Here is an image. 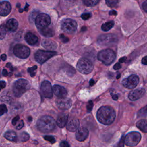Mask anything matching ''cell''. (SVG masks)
<instances>
[{
    "label": "cell",
    "mask_w": 147,
    "mask_h": 147,
    "mask_svg": "<svg viewBox=\"0 0 147 147\" xmlns=\"http://www.w3.org/2000/svg\"><path fill=\"white\" fill-rule=\"evenodd\" d=\"M96 117L99 122L108 125L114 122L115 118V111L111 106H103L98 109Z\"/></svg>",
    "instance_id": "cell-1"
},
{
    "label": "cell",
    "mask_w": 147,
    "mask_h": 147,
    "mask_svg": "<svg viewBox=\"0 0 147 147\" xmlns=\"http://www.w3.org/2000/svg\"><path fill=\"white\" fill-rule=\"evenodd\" d=\"M56 122L51 116L44 115L40 118L37 122L38 129L43 133H49L52 131L56 126Z\"/></svg>",
    "instance_id": "cell-2"
},
{
    "label": "cell",
    "mask_w": 147,
    "mask_h": 147,
    "mask_svg": "<svg viewBox=\"0 0 147 147\" xmlns=\"http://www.w3.org/2000/svg\"><path fill=\"white\" fill-rule=\"evenodd\" d=\"M30 88V84L28 80L20 79L16 80L13 86V92L15 96L20 97Z\"/></svg>",
    "instance_id": "cell-3"
},
{
    "label": "cell",
    "mask_w": 147,
    "mask_h": 147,
    "mask_svg": "<svg viewBox=\"0 0 147 147\" xmlns=\"http://www.w3.org/2000/svg\"><path fill=\"white\" fill-rule=\"evenodd\" d=\"M115 59V52L110 49L100 51L98 54V59L105 65L111 64Z\"/></svg>",
    "instance_id": "cell-4"
},
{
    "label": "cell",
    "mask_w": 147,
    "mask_h": 147,
    "mask_svg": "<svg viewBox=\"0 0 147 147\" xmlns=\"http://www.w3.org/2000/svg\"><path fill=\"white\" fill-rule=\"evenodd\" d=\"M76 68L78 71L83 74H88L92 72L94 68L92 63L88 59L82 57L77 63Z\"/></svg>",
    "instance_id": "cell-5"
},
{
    "label": "cell",
    "mask_w": 147,
    "mask_h": 147,
    "mask_svg": "<svg viewBox=\"0 0 147 147\" xmlns=\"http://www.w3.org/2000/svg\"><path fill=\"white\" fill-rule=\"evenodd\" d=\"M35 24L37 28L40 30L49 26L51 24V18L47 14L40 13L36 17Z\"/></svg>",
    "instance_id": "cell-6"
},
{
    "label": "cell",
    "mask_w": 147,
    "mask_h": 147,
    "mask_svg": "<svg viewBox=\"0 0 147 147\" xmlns=\"http://www.w3.org/2000/svg\"><path fill=\"white\" fill-rule=\"evenodd\" d=\"M61 28L68 34H73L77 29L76 22L71 18L65 19L61 23Z\"/></svg>",
    "instance_id": "cell-7"
},
{
    "label": "cell",
    "mask_w": 147,
    "mask_h": 147,
    "mask_svg": "<svg viewBox=\"0 0 147 147\" xmlns=\"http://www.w3.org/2000/svg\"><path fill=\"white\" fill-rule=\"evenodd\" d=\"M56 54V52L54 51L38 50L35 53L34 58L36 61L39 64H43Z\"/></svg>",
    "instance_id": "cell-8"
},
{
    "label": "cell",
    "mask_w": 147,
    "mask_h": 147,
    "mask_svg": "<svg viewBox=\"0 0 147 147\" xmlns=\"http://www.w3.org/2000/svg\"><path fill=\"white\" fill-rule=\"evenodd\" d=\"M141 135L138 132L133 131L128 133L125 137V144L128 146H134L140 141Z\"/></svg>",
    "instance_id": "cell-9"
},
{
    "label": "cell",
    "mask_w": 147,
    "mask_h": 147,
    "mask_svg": "<svg viewBox=\"0 0 147 147\" xmlns=\"http://www.w3.org/2000/svg\"><path fill=\"white\" fill-rule=\"evenodd\" d=\"M29 48L22 44H16L13 48V53L17 57L21 59H26L30 55Z\"/></svg>",
    "instance_id": "cell-10"
},
{
    "label": "cell",
    "mask_w": 147,
    "mask_h": 147,
    "mask_svg": "<svg viewBox=\"0 0 147 147\" xmlns=\"http://www.w3.org/2000/svg\"><path fill=\"white\" fill-rule=\"evenodd\" d=\"M117 41V36L114 34H106L100 35L97 40V42L101 45H108Z\"/></svg>",
    "instance_id": "cell-11"
},
{
    "label": "cell",
    "mask_w": 147,
    "mask_h": 147,
    "mask_svg": "<svg viewBox=\"0 0 147 147\" xmlns=\"http://www.w3.org/2000/svg\"><path fill=\"white\" fill-rule=\"evenodd\" d=\"M139 82V78L136 75H131L128 78L124 79L122 82V85L129 89H133L137 86Z\"/></svg>",
    "instance_id": "cell-12"
},
{
    "label": "cell",
    "mask_w": 147,
    "mask_h": 147,
    "mask_svg": "<svg viewBox=\"0 0 147 147\" xmlns=\"http://www.w3.org/2000/svg\"><path fill=\"white\" fill-rule=\"evenodd\" d=\"M41 91L44 97L51 98L53 96V88L49 82L45 80L41 83Z\"/></svg>",
    "instance_id": "cell-13"
},
{
    "label": "cell",
    "mask_w": 147,
    "mask_h": 147,
    "mask_svg": "<svg viewBox=\"0 0 147 147\" xmlns=\"http://www.w3.org/2000/svg\"><path fill=\"white\" fill-rule=\"evenodd\" d=\"M56 104L59 109L61 110H67L71 107L72 101L70 99L66 98H59L56 100Z\"/></svg>",
    "instance_id": "cell-14"
},
{
    "label": "cell",
    "mask_w": 147,
    "mask_h": 147,
    "mask_svg": "<svg viewBox=\"0 0 147 147\" xmlns=\"http://www.w3.org/2000/svg\"><path fill=\"white\" fill-rule=\"evenodd\" d=\"M79 121L77 118H71L68 121L66 124L67 129L71 132L75 131L79 128Z\"/></svg>",
    "instance_id": "cell-15"
},
{
    "label": "cell",
    "mask_w": 147,
    "mask_h": 147,
    "mask_svg": "<svg viewBox=\"0 0 147 147\" xmlns=\"http://www.w3.org/2000/svg\"><path fill=\"white\" fill-rule=\"evenodd\" d=\"M144 88H138L130 91L128 95V98L131 100H136L141 98L145 94Z\"/></svg>",
    "instance_id": "cell-16"
},
{
    "label": "cell",
    "mask_w": 147,
    "mask_h": 147,
    "mask_svg": "<svg viewBox=\"0 0 147 147\" xmlns=\"http://www.w3.org/2000/svg\"><path fill=\"white\" fill-rule=\"evenodd\" d=\"M88 136V130L84 127H79L75 134L76 138L79 141H84Z\"/></svg>",
    "instance_id": "cell-17"
},
{
    "label": "cell",
    "mask_w": 147,
    "mask_h": 147,
    "mask_svg": "<svg viewBox=\"0 0 147 147\" xmlns=\"http://www.w3.org/2000/svg\"><path fill=\"white\" fill-rule=\"evenodd\" d=\"M11 7L10 2L4 1L0 4V14L1 16H7L11 11Z\"/></svg>",
    "instance_id": "cell-18"
},
{
    "label": "cell",
    "mask_w": 147,
    "mask_h": 147,
    "mask_svg": "<svg viewBox=\"0 0 147 147\" xmlns=\"http://www.w3.org/2000/svg\"><path fill=\"white\" fill-rule=\"evenodd\" d=\"M53 91L54 94L59 98H65L67 95V90L64 87L59 85H55L53 87Z\"/></svg>",
    "instance_id": "cell-19"
},
{
    "label": "cell",
    "mask_w": 147,
    "mask_h": 147,
    "mask_svg": "<svg viewBox=\"0 0 147 147\" xmlns=\"http://www.w3.org/2000/svg\"><path fill=\"white\" fill-rule=\"evenodd\" d=\"M18 25V24L17 21L16 19L11 18L7 21L5 28L7 31L10 32H14L17 29Z\"/></svg>",
    "instance_id": "cell-20"
},
{
    "label": "cell",
    "mask_w": 147,
    "mask_h": 147,
    "mask_svg": "<svg viewBox=\"0 0 147 147\" xmlns=\"http://www.w3.org/2000/svg\"><path fill=\"white\" fill-rule=\"evenodd\" d=\"M68 115L67 113H60L58 115L56 119V124L57 125V126L61 128L64 127L68 122Z\"/></svg>",
    "instance_id": "cell-21"
},
{
    "label": "cell",
    "mask_w": 147,
    "mask_h": 147,
    "mask_svg": "<svg viewBox=\"0 0 147 147\" xmlns=\"http://www.w3.org/2000/svg\"><path fill=\"white\" fill-rule=\"evenodd\" d=\"M25 40L30 45H36L38 41V37L30 32H28L25 34Z\"/></svg>",
    "instance_id": "cell-22"
},
{
    "label": "cell",
    "mask_w": 147,
    "mask_h": 147,
    "mask_svg": "<svg viewBox=\"0 0 147 147\" xmlns=\"http://www.w3.org/2000/svg\"><path fill=\"white\" fill-rule=\"evenodd\" d=\"M41 44L42 47L48 50H54L57 48V44L50 40L45 39L42 40Z\"/></svg>",
    "instance_id": "cell-23"
},
{
    "label": "cell",
    "mask_w": 147,
    "mask_h": 147,
    "mask_svg": "<svg viewBox=\"0 0 147 147\" xmlns=\"http://www.w3.org/2000/svg\"><path fill=\"white\" fill-rule=\"evenodd\" d=\"M41 34H42L44 36L47 37H53L55 34V31L54 30L49 26L43 28L39 30Z\"/></svg>",
    "instance_id": "cell-24"
},
{
    "label": "cell",
    "mask_w": 147,
    "mask_h": 147,
    "mask_svg": "<svg viewBox=\"0 0 147 147\" xmlns=\"http://www.w3.org/2000/svg\"><path fill=\"white\" fill-rule=\"evenodd\" d=\"M136 126L142 132L147 133V120L141 119L136 123Z\"/></svg>",
    "instance_id": "cell-25"
},
{
    "label": "cell",
    "mask_w": 147,
    "mask_h": 147,
    "mask_svg": "<svg viewBox=\"0 0 147 147\" xmlns=\"http://www.w3.org/2000/svg\"><path fill=\"white\" fill-rule=\"evenodd\" d=\"M4 137L8 140L13 142L17 141V136L16 133L13 131H9L5 133Z\"/></svg>",
    "instance_id": "cell-26"
},
{
    "label": "cell",
    "mask_w": 147,
    "mask_h": 147,
    "mask_svg": "<svg viewBox=\"0 0 147 147\" xmlns=\"http://www.w3.org/2000/svg\"><path fill=\"white\" fill-rule=\"evenodd\" d=\"M114 25V22L113 21H110L106 23H104L102 25L101 28L103 31H108L113 27Z\"/></svg>",
    "instance_id": "cell-27"
},
{
    "label": "cell",
    "mask_w": 147,
    "mask_h": 147,
    "mask_svg": "<svg viewBox=\"0 0 147 147\" xmlns=\"http://www.w3.org/2000/svg\"><path fill=\"white\" fill-rule=\"evenodd\" d=\"M84 4L88 7H92L95 6L96 4L98 3V2L100 1V0H82Z\"/></svg>",
    "instance_id": "cell-28"
},
{
    "label": "cell",
    "mask_w": 147,
    "mask_h": 147,
    "mask_svg": "<svg viewBox=\"0 0 147 147\" xmlns=\"http://www.w3.org/2000/svg\"><path fill=\"white\" fill-rule=\"evenodd\" d=\"M107 6L110 7H114L117 6L119 0H105Z\"/></svg>",
    "instance_id": "cell-29"
},
{
    "label": "cell",
    "mask_w": 147,
    "mask_h": 147,
    "mask_svg": "<svg viewBox=\"0 0 147 147\" xmlns=\"http://www.w3.org/2000/svg\"><path fill=\"white\" fill-rule=\"evenodd\" d=\"M20 139L21 142H26L29 139V135L26 132H22L20 136Z\"/></svg>",
    "instance_id": "cell-30"
},
{
    "label": "cell",
    "mask_w": 147,
    "mask_h": 147,
    "mask_svg": "<svg viewBox=\"0 0 147 147\" xmlns=\"http://www.w3.org/2000/svg\"><path fill=\"white\" fill-rule=\"evenodd\" d=\"M11 100V97L10 95V94H5L4 92V95H2L1 96V100H2L3 102L9 103L10 102Z\"/></svg>",
    "instance_id": "cell-31"
},
{
    "label": "cell",
    "mask_w": 147,
    "mask_h": 147,
    "mask_svg": "<svg viewBox=\"0 0 147 147\" xmlns=\"http://www.w3.org/2000/svg\"><path fill=\"white\" fill-rule=\"evenodd\" d=\"M125 144V137L124 136H122L118 142H117L113 147H124Z\"/></svg>",
    "instance_id": "cell-32"
},
{
    "label": "cell",
    "mask_w": 147,
    "mask_h": 147,
    "mask_svg": "<svg viewBox=\"0 0 147 147\" xmlns=\"http://www.w3.org/2000/svg\"><path fill=\"white\" fill-rule=\"evenodd\" d=\"M147 115V105L141 108L138 112V116H144Z\"/></svg>",
    "instance_id": "cell-33"
},
{
    "label": "cell",
    "mask_w": 147,
    "mask_h": 147,
    "mask_svg": "<svg viewBox=\"0 0 147 147\" xmlns=\"http://www.w3.org/2000/svg\"><path fill=\"white\" fill-rule=\"evenodd\" d=\"M6 28L5 27V26L3 25H2L1 26V28H0V38L1 40L3 39V38L5 37V34H6Z\"/></svg>",
    "instance_id": "cell-34"
},
{
    "label": "cell",
    "mask_w": 147,
    "mask_h": 147,
    "mask_svg": "<svg viewBox=\"0 0 147 147\" xmlns=\"http://www.w3.org/2000/svg\"><path fill=\"white\" fill-rule=\"evenodd\" d=\"M44 139L46 140V141H48L49 142H50L52 144H53L54 142H55L56 141V139L55 138L52 136H50V135H47V136H45L44 137Z\"/></svg>",
    "instance_id": "cell-35"
},
{
    "label": "cell",
    "mask_w": 147,
    "mask_h": 147,
    "mask_svg": "<svg viewBox=\"0 0 147 147\" xmlns=\"http://www.w3.org/2000/svg\"><path fill=\"white\" fill-rule=\"evenodd\" d=\"M7 111V107L5 105L2 104L0 105V115H2L3 114L6 113Z\"/></svg>",
    "instance_id": "cell-36"
},
{
    "label": "cell",
    "mask_w": 147,
    "mask_h": 147,
    "mask_svg": "<svg viewBox=\"0 0 147 147\" xmlns=\"http://www.w3.org/2000/svg\"><path fill=\"white\" fill-rule=\"evenodd\" d=\"M37 69V66H36V65L32 67V68H29L28 69V71L30 73L31 76H34L35 75L36 73H35V72H33V71H34L35 69Z\"/></svg>",
    "instance_id": "cell-37"
},
{
    "label": "cell",
    "mask_w": 147,
    "mask_h": 147,
    "mask_svg": "<svg viewBox=\"0 0 147 147\" xmlns=\"http://www.w3.org/2000/svg\"><path fill=\"white\" fill-rule=\"evenodd\" d=\"M92 107H93V102H92V101L90 100V101H89V102H88L87 105V111L90 113V112L91 111Z\"/></svg>",
    "instance_id": "cell-38"
},
{
    "label": "cell",
    "mask_w": 147,
    "mask_h": 147,
    "mask_svg": "<svg viewBox=\"0 0 147 147\" xmlns=\"http://www.w3.org/2000/svg\"><path fill=\"white\" fill-rule=\"evenodd\" d=\"M24 126V121L23 120H20L19 122L17 124L16 126V129L17 130H20Z\"/></svg>",
    "instance_id": "cell-39"
},
{
    "label": "cell",
    "mask_w": 147,
    "mask_h": 147,
    "mask_svg": "<svg viewBox=\"0 0 147 147\" xmlns=\"http://www.w3.org/2000/svg\"><path fill=\"white\" fill-rule=\"evenodd\" d=\"M91 16V14L90 13H84L82 14L81 17L82 19H83L84 20H87L88 19H89Z\"/></svg>",
    "instance_id": "cell-40"
},
{
    "label": "cell",
    "mask_w": 147,
    "mask_h": 147,
    "mask_svg": "<svg viewBox=\"0 0 147 147\" xmlns=\"http://www.w3.org/2000/svg\"><path fill=\"white\" fill-rule=\"evenodd\" d=\"M60 147H69V144L67 141H63L60 144Z\"/></svg>",
    "instance_id": "cell-41"
},
{
    "label": "cell",
    "mask_w": 147,
    "mask_h": 147,
    "mask_svg": "<svg viewBox=\"0 0 147 147\" xmlns=\"http://www.w3.org/2000/svg\"><path fill=\"white\" fill-rule=\"evenodd\" d=\"M19 118H20V117H19L18 115L16 116V117L12 119V124H13V125H16L17 123V121H18V119H19Z\"/></svg>",
    "instance_id": "cell-42"
},
{
    "label": "cell",
    "mask_w": 147,
    "mask_h": 147,
    "mask_svg": "<svg viewBox=\"0 0 147 147\" xmlns=\"http://www.w3.org/2000/svg\"><path fill=\"white\" fill-rule=\"evenodd\" d=\"M60 38L61 39V40H62V41H63V42H67L69 41L68 38L65 37V36H64V35H63V34L60 35Z\"/></svg>",
    "instance_id": "cell-43"
},
{
    "label": "cell",
    "mask_w": 147,
    "mask_h": 147,
    "mask_svg": "<svg viewBox=\"0 0 147 147\" xmlns=\"http://www.w3.org/2000/svg\"><path fill=\"white\" fill-rule=\"evenodd\" d=\"M142 8L147 13V0L145 1L142 4Z\"/></svg>",
    "instance_id": "cell-44"
},
{
    "label": "cell",
    "mask_w": 147,
    "mask_h": 147,
    "mask_svg": "<svg viewBox=\"0 0 147 147\" xmlns=\"http://www.w3.org/2000/svg\"><path fill=\"white\" fill-rule=\"evenodd\" d=\"M121 68V65L119 64V63H116L114 65V69H115V70H117V69H119Z\"/></svg>",
    "instance_id": "cell-45"
},
{
    "label": "cell",
    "mask_w": 147,
    "mask_h": 147,
    "mask_svg": "<svg viewBox=\"0 0 147 147\" xmlns=\"http://www.w3.org/2000/svg\"><path fill=\"white\" fill-rule=\"evenodd\" d=\"M142 63L144 65H147V56L144 57L141 60Z\"/></svg>",
    "instance_id": "cell-46"
},
{
    "label": "cell",
    "mask_w": 147,
    "mask_h": 147,
    "mask_svg": "<svg viewBox=\"0 0 147 147\" xmlns=\"http://www.w3.org/2000/svg\"><path fill=\"white\" fill-rule=\"evenodd\" d=\"M1 88L2 89V88H4L5 87V86H6V83L4 82V81H1Z\"/></svg>",
    "instance_id": "cell-47"
},
{
    "label": "cell",
    "mask_w": 147,
    "mask_h": 147,
    "mask_svg": "<svg viewBox=\"0 0 147 147\" xmlns=\"http://www.w3.org/2000/svg\"><path fill=\"white\" fill-rule=\"evenodd\" d=\"M7 75H8L7 71L6 69H3V71H2V75L4 76H7Z\"/></svg>",
    "instance_id": "cell-48"
},
{
    "label": "cell",
    "mask_w": 147,
    "mask_h": 147,
    "mask_svg": "<svg viewBox=\"0 0 147 147\" xmlns=\"http://www.w3.org/2000/svg\"><path fill=\"white\" fill-rule=\"evenodd\" d=\"M109 15H117V12L115 10H111L109 12Z\"/></svg>",
    "instance_id": "cell-49"
},
{
    "label": "cell",
    "mask_w": 147,
    "mask_h": 147,
    "mask_svg": "<svg viewBox=\"0 0 147 147\" xmlns=\"http://www.w3.org/2000/svg\"><path fill=\"white\" fill-rule=\"evenodd\" d=\"M126 57H123L121 58V59L119 60V62H120V63H123V62H125V61L126 60Z\"/></svg>",
    "instance_id": "cell-50"
},
{
    "label": "cell",
    "mask_w": 147,
    "mask_h": 147,
    "mask_svg": "<svg viewBox=\"0 0 147 147\" xmlns=\"http://www.w3.org/2000/svg\"><path fill=\"white\" fill-rule=\"evenodd\" d=\"M1 59L3 60V61H5L6 59V55L5 54H2L1 55Z\"/></svg>",
    "instance_id": "cell-51"
},
{
    "label": "cell",
    "mask_w": 147,
    "mask_h": 147,
    "mask_svg": "<svg viewBox=\"0 0 147 147\" xmlns=\"http://www.w3.org/2000/svg\"><path fill=\"white\" fill-rule=\"evenodd\" d=\"M89 84H90V85L91 86H93V85L95 84V81H94L93 79H91V80H90Z\"/></svg>",
    "instance_id": "cell-52"
},
{
    "label": "cell",
    "mask_w": 147,
    "mask_h": 147,
    "mask_svg": "<svg viewBox=\"0 0 147 147\" xmlns=\"http://www.w3.org/2000/svg\"><path fill=\"white\" fill-rule=\"evenodd\" d=\"M112 98H113V99H114V100H118V96L117 95H113L112 96Z\"/></svg>",
    "instance_id": "cell-53"
},
{
    "label": "cell",
    "mask_w": 147,
    "mask_h": 147,
    "mask_svg": "<svg viewBox=\"0 0 147 147\" xmlns=\"http://www.w3.org/2000/svg\"><path fill=\"white\" fill-rule=\"evenodd\" d=\"M28 6H29V5H28V3H26V6H25V10L26 11H27L28 10Z\"/></svg>",
    "instance_id": "cell-54"
},
{
    "label": "cell",
    "mask_w": 147,
    "mask_h": 147,
    "mask_svg": "<svg viewBox=\"0 0 147 147\" xmlns=\"http://www.w3.org/2000/svg\"><path fill=\"white\" fill-rule=\"evenodd\" d=\"M28 120H29V121H32V118L31 117H28Z\"/></svg>",
    "instance_id": "cell-55"
},
{
    "label": "cell",
    "mask_w": 147,
    "mask_h": 147,
    "mask_svg": "<svg viewBox=\"0 0 147 147\" xmlns=\"http://www.w3.org/2000/svg\"><path fill=\"white\" fill-rule=\"evenodd\" d=\"M119 77H120V74H118V75H117V79H119Z\"/></svg>",
    "instance_id": "cell-56"
},
{
    "label": "cell",
    "mask_w": 147,
    "mask_h": 147,
    "mask_svg": "<svg viewBox=\"0 0 147 147\" xmlns=\"http://www.w3.org/2000/svg\"><path fill=\"white\" fill-rule=\"evenodd\" d=\"M40 1H45V0H40Z\"/></svg>",
    "instance_id": "cell-57"
}]
</instances>
